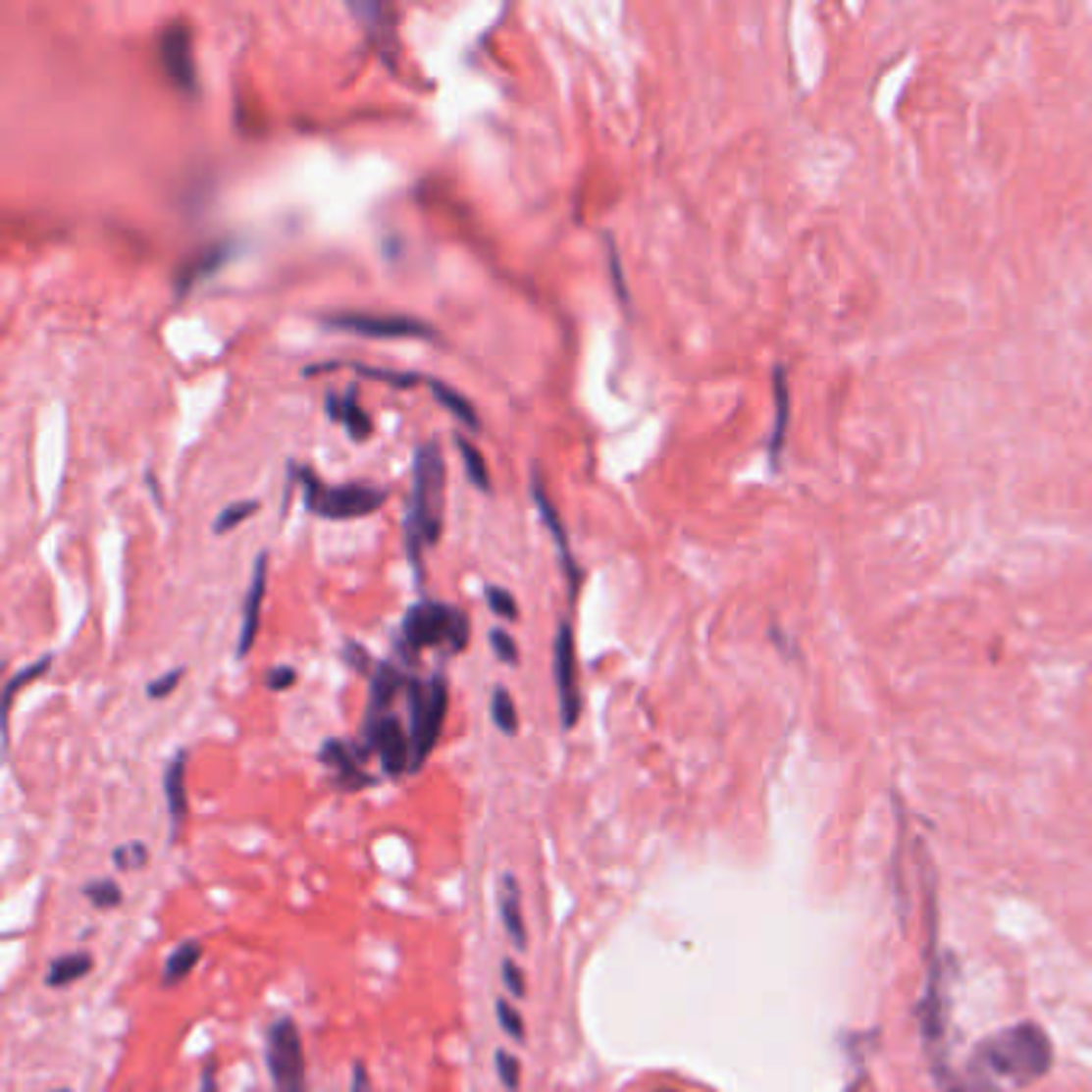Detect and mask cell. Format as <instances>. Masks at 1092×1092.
<instances>
[{
    "mask_svg": "<svg viewBox=\"0 0 1092 1092\" xmlns=\"http://www.w3.org/2000/svg\"><path fill=\"white\" fill-rule=\"evenodd\" d=\"M496 904H500V919H503L506 939L513 942L519 952H526L529 949V929H526V916H523V894H519V881L513 875L500 878Z\"/></svg>",
    "mask_w": 1092,
    "mask_h": 1092,
    "instance_id": "obj_15",
    "label": "cell"
},
{
    "mask_svg": "<svg viewBox=\"0 0 1092 1092\" xmlns=\"http://www.w3.org/2000/svg\"><path fill=\"white\" fill-rule=\"evenodd\" d=\"M532 500H536V506H539V516H542L545 529L551 532L554 545H557V548H561L564 567H567V574H570V587L577 590V584H580V574H577V567H574V557H570V548H567V529H564V523H561V516H557V506L551 503L548 491H545V481H542V475H539V471H532Z\"/></svg>",
    "mask_w": 1092,
    "mask_h": 1092,
    "instance_id": "obj_14",
    "label": "cell"
},
{
    "mask_svg": "<svg viewBox=\"0 0 1092 1092\" xmlns=\"http://www.w3.org/2000/svg\"><path fill=\"white\" fill-rule=\"evenodd\" d=\"M83 897H87L96 910H113L123 904V888L109 878H93L83 884Z\"/></svg>",
    "mask_w": 1092,
    "mask_h": 1092,
    "instance_id": "obj_25",
    "label": "cell"
},
{
    "mask_svg": "<svg viewBox=\"0 0 1092 1092\" xmlns=\"http://www.w3.org/2000/svg\"><path fill=\"white\" fill-rule=\"evenodd\" d=\"M977 1064L987 1066V1073L1010 1076L1013 1083H1031L1051 1066V1041L1035 1025H1015L1000 1035L987 1038V1045L977 1051Z\"/></svg>",
    "mask_w": 1092,
    "mask_h": 1092,
    "instance_id": "obj_2",
    "label": "cell"
},
{
    "mask_svg": "<svg viewBox=\"0 0 1092 1092\" xmlns=\"http://www.w3.org/2000/svg\"><path fill=\"white\" fill-rule=\"evenodd\" d=\"M301 488H305V503L314 516L324 519H359L375 513L385 506L388 491L375 488V484H339V488H327V484L314 475L311 468L301 471Z\"/></svg>",
    "mask_w": 1092,
    "mask_h": 1092,
    "instance_id": "obj_4",
    "label": "cell"
},
{
    "mask_svg": "<svg viewBox=\"0 0 1092 1092\" xmlns=\"http://www.w3.org/2000/svg\"><path fill=\"white\" fill-rule=\"evenodd\" d=\"M407 705H410V747H414V769L423 766V759L433 754L436 740L442 734L448 714V686L442 676H433L430 683H407Z\"/></svg>",
    "mask_w": 1092,
    "mask_h": 1092,
    "instance_id": "obj_5",
    "label": "cell"
},
{
    "mask_svg": "<svg viewBox=\"0 0 1092 1092\" xmlns=\"http://www.w3.org/2000/svg\"><path fill=\"white\" fill-rule=\"evenodd\" d=\"M496 1022H500L506 1038L526 1041V1022H523V1015L513 1010V1003H509V1000H496Z\"/></svg>",
    "mask_w": 1092,
    "mask_h": 1092,
    "instance_id": "obj_29",
    "label": "cell"
},
{
    "mask_svg": "<svg viewBox=\"0 0 1092 1092\" xmlns=\"http://www.w3.org/2000/svg\"><path fill=\"white\" fill-rule=\"evenodd\" d=\"M484 597H488V605L494 609V615L506 618V622H513V618L519 615V605H516L513 593H509V590H503V587H488V593H484Z\"/></svg>",
    "mask_w": 1092,
    "mask_h": 1092,
    "instance_id": "obj_32",
    "label": "cell"
},
{
    "mask_svg": "<svg viewBox=\"0 0 1092 1092\" xmlns=\"http://www.w3.org/2000/svg\"><path fill=\"white\" fill-rule=\"evenodd\" d=\"M164 795H167V814H170V836L180 840L186 827V814H189V798H186V754L180 750L170 759V766L164 772Z\"/></svg>",
    "mask_w": 1092,
    "mask_h": 1092,
    "instance_id": "obj_13",
    "label": "cell"
},
{
    "mask_svg": "<svg viewBox=\"0 0 1092 1092\" xmlns=\"http://www.w3.org/2000/svg\"><path fill=\"white\" fill-rule=\"evenodd\" d=\"M554 686H557V705H561V727L570 731V727L580 721L584 696H580V683H577L574 631H570L567 622H561L554 631Z\"/></svg>",
    "mask_w": 1092,
    "mask_h": 1092,
    "instance_id": "obj_9",
    "label": "cell"
},
{
    "mask_svg": "<svg viewBox=\"0 0 1092 1092\" xmlns=\"http://www.w3.org/2000/svg\"><path fill=\"white\" fill-rule=\"evenodd\" d=\"M349 369H356L362 379H375V382H385V385H394V388H414L420 382V375L414 372H391V369H375V366H359L353 362Z\"/></svg>",
    "mask_w": 1092,
    "mask_h": 1092,
    "instance_id": "obj_28",
    "label": "cell"
},
{
    "mask_svg": "<svg viewBox=\"0 0 1092 1092\" xmlns=\"http://www.w3.org/2000/svg\"><path fill=\"white\" fill-rule=\"evenodd\" d=\"M48 666H52V653H45V657H39L35 663H29V666H23L20 673H14L7 679V689H4V714L10 718V708H14V699H17V693L23 686H29V683H35V679H39Z\"/></svg>",
    "mask_w": 1092,
    "mask_h": 1092,
    "instance_id": "obj_23",
    "label": "cell"
},
{
    "mask_svg": "<svg viewBox=\"0 0 1092 1092\" xmlns=\"http://www.w3.org/2000/svg\"><path fill=\"white\" fill-rule=\"evenodd\" d=\"M468 615L462 609L423 599L407 609L400 641H404V648H410V653L427 648H445L448 653H458L468 645Z\"/></svg>",
    "mask_w": 1092,
    "mask_h": 1092,
    "instance_id": "obj_3",
    "label": "cell"
},
{
    "mask_svg": "<svg viewBox=\"0 0 1092 1092\" xmlns=\"http://www.w3.org/2000/svg\"><path fill=\"white\" fill-rule=\"evenodd\" d=\"M232 253H234V240H215V244H209V247H202L196 257H192L183 270L177 273V283H174V298L180 301V298H186L192 288H196L199 283H205V279L209 276H215L218 270H222V266L232 260Z\"/></svg>",
    "mask_w": 1092,
    "mask_h": 1092,
    "instance_id": "obj_12",
    "label": "cell"
},
{
    "mask_svg": "<svg viewBox=\"0 0 1092 1092\" xmlns=\"http://www.w3.org/2000/svg\"><path fill=\"white\" fill-rule=\"evenodd\" d=\"M445 462L436 442H423L414 458V496L407 506V554L417 577H423V548L442 536Z\"/></svg>",
    "mask_w": 1092,
    "mask_h": 1092,
    "instance_id": "obj_1",
    "label": "cell"
},
{
    "mask_svg": "<svg viewBox=\"0 0 1092 1092\" xmlns=\"http://www.w3.org/2000/svg\"><path fill=\"white\" fill-rule=\"evenodd\" d=\"M58 1092H71V1089H58Z\"/></svg>",
    "mask_w": 1092,
    "mask_h": 1092,
    "instance_id": "obj_40",
    "label": "cell"
},
{
    "mask_svg": "<svg viewBox=\"0 0 1092 1092\" xmlns=\"http://www.w3.org/2000/svg\"><path fill=\"white\" fill-rule=\"evenodd\" d=\"M407 683L410 679L397 670L391 663H379L372 673V693H369V718L366 721H375V718H385L388 708H391V702L397 699V693H407Z\"/></svg>",
    "mask_w": 1092,
    "mask_h": 1092,
    "instance_id": "obj_17",
    "label": "cell"
},
{
    "mask_svg": "<svg viewBox=\"0 0 1092 1092\" xmlns=\"http://www.w3.org/2000/svg\"><path fill=\"white\" fill-rule=\"evenodd\" d=\"M202 1092H218V1083H215V1066H205V1070H202Z\"/></svg>",
    "mask_w": 1092,
    "mask_h": 1092,
    "instance_id": "obj_39",
    "label": "cell"
},
{
    "mask_svg": "<svg viewBox=\"0 0 1092 1092\" xmlns=\"http://www.w3.org/2000/svg\"><path fill=\"white\" fill-rule=\"evenodd\" d=\"M321 759L327 762V766H334V772H337V779H339V782H346V785H362V782H369L366 775L359 772V756H356V750L349 747V744H343V740H327L324 750H321Z\"/></svg>",
    "mask_w": 1092,
    "mask_h": 1092,
    "instance_id": "obj_19",
    "label": "cell"
},
{
    "mask_svg": "<svg viewBox=\"0 0 1092 1092\" xmlns=\"http://www.w3.org/2000/svg\"><path fill=\"white\" fill-rule=\"evenodd\" d=\"M605 250H609V270H612V286L622 301H628V286H625V276H622V260H618V247L612 244V237L605 234Z\"/></svg>",
    "mask_w": 1092,
    "mask_h": 1092,
    "instance_id": "obj_35",
    "label": "cell"
},
{
    "mask_svg": "<svg viewBox=\"0 0 1092 1092\" xmlns=\"http://www.w3.org/2000/svg\"><path fill=\"white\" fill-rule=\"evenodd\" d=\"M366 740H369V747L375 750V754H379L388 775H400V772L414 769V747H410V734L404 731V724H400L394 714L366 721Z\"/></svg>",
    "mask_w": 1092,
    "mask_h": 1092,
    "instance_id": "obj_10",
    "label": "cell"
},
{
    "mask_svg": "<svg viewBox=\"0 0 1092 1092\" xmlns=\"http://www.w3.org/2000/svg\"><path fill=\"white\" fill-rule=\"evenodd\" d=\"M491 648H494V653L496 657H500L506 666H516V660H519V650H516V645H513V638L506 635V631H491Z\"/></svg>",
    "mask_w": 1092,
    "mask_h": 1092,
    "instance_id": "obj_34",
    "label": "cell"
},
{
    "mask_svg": "<svg viewBox=\"0 0 1092 1092\" xmlns=\"http://www.w3.org/2000/svg\"><path fill=\"white\" fill-rule=\"evenodd\" d=\"M491 718L496 724V731L506 734V737H513L519 731V714H516V705H513V696H509L503 686H496L494 696H491Z\"/></svg>",
    "mask_w": 1092,
    "mask_h": 1092,
    "instance_id": "obj_22",
    "label": "cell"
},
{
    "mask_svg": "<svg viewBox=\"0 0 1092 1092\" xmlns=\"http://www.w3.org/2000/svg\"><path fill=\"white\" fill-rule=\"evenodd\" d=\"M327 327L359 337H379V339H436V331L427 321L407 318V314H331L324 318Z\"/></svg>",
    "mask_w": 1092,
    "mask_h": 1092,
    "instance_id": "obj_7",
    "label": "cell"
},
{
    "mask_svg": "<svg viewBox=\"0 0 1092 1092\" xmlns=\"http://www.w3.org/2000/svg\"><path fill=\"white\" fill-rule=\"evenodd\" d=\"M90 970H93V958H90L87 952H71V955H62V958H55L52 967H48V974H45V987H52V990L71 987V984H78L80 977H87Z\"/></svg>",
    "mask_w": 1092,
    "mask_h": 1092,
    "instance_id": "obj_20",
    "label": "cell"
},
{
    "mask_svg": "<svg viewBox=\"0 0 1092 1092\" xmlns=\"http://www.w3.org/2000/svg\"><path fill=\"white\" fill-rule=\"evenodd\" d=\"M346 660L356 666V670H366V663H369V657H366V650H356V645H346Z\"/></svg>",
    "mask_w": 1092,
    "mask_h": 1092,
    "instance_id": "obj_38",
    "label": "cell"
},
{
    "mask_svg": "<svg viewBox=\"0 0 1092 1092\" xmlns=\"http://www.w3.org/2000/svg\"><path fill=\"white\" fill-rule=\"evenodd\" d=\"M180 679H183V670H170L161 679H154V683H148V699H167L180 686Z\"/></svg>",
    "mask_w": 1092,
    "mask_h": 1092,
    "instance_id": "obj_36",
    "label": "cell"
},
{
    "mask_svg": "<svg viewBox=\"0 0 1092 1092\" xmlns=\"http://www.w3.org/2000/svg\"><path fill=\"white\" fill-rule=\"evenodd\" d=\"M266 574H270V554H257L253 561V574H250V587H247V599H244V615H240V635H237V657H247L253 641H257L260 631V609H263V597H266Z\"/></svg>",
    "mask_w": 1092,
    "mask_h": 1092,
    "instance_id": "obj_11",
    "label": "cell"
},
{
    "mask_svg": "<svg viewBox=\"0 0 1092 1092\" xmlns=\"http://www.w3.org/2000/svg\"><path fill=\"white\" fill-rule=\"evenodd\" d=\"M427 385H430V391H433V397L440 400V404L448 410V414H452L458 423H462L465 430H471V433H478L481 430V417H478V410H475V404H471V400L462 394V391H455L452 385H445V382H440V379H427Z\"/></svg>",
    "mask_w": 1092,
    "mask_h": 1092,
    "instance_id": "obj_18",
    "label": "cell"
},
{
    "mask_svg": "<svg viewBox=\"0 0 1092 1092\" xmlns=\"http://www.w3.org/2000/svg\"><path fill=\"white\" fill-rule=\"evenodd\" d=\"M113 861H116V868H123V871H138V868L148 865V846L144 843H123L113 853Z\"/></svg>",
    "mask_w": 1092,
    "mask_h": 1092,
    "instance_id": "obj_30",
    "label": "cell"
},
{
    "mask_svg": "<svg viewBox=\"0 0 1092 1092\" xmlns=\"http://www.w3.org/2000/svg\"><path fill=\"white\" fill-rule=\"evenodd\" d=\"M785 423H788V385H785V372L775 369V427H772V455L779 452V445L785 442Z\"/></svg>",
    "mask_w": 1092,
    "mask_h": 1092,
    "instance_id": "obj_26",
    "label": "cell"
},
{
    "mask_svg": "<svg viewBox=\"0 0 1092 1092\" xmlns=\"http://www.w3.org/2000/svg\"><path fill=\"white\" fill-rule=\"evenodd\" d=\"M327 414H331V420L343 423V430L353 436L356 442L369 440L372 436V420L359 404V388L356 385H349L343 394H327Z\"/></svg>",
    "mask_w": 1092,
    "mask_h": 1092,
    "instance_id": "obj_16",
    "label": "cell"
},
{
    "mask_svg": "<svg viewBox=\"0 0 1092 1092\" xmlns=\"http://www.w3.org/2000/svg\"><path fill=\"white\" fill-rule=\"evenodd\" d=\"M496 1076H500V1083H503L506 1092H516L519 1083H523V1070H519V1061L509 1051H496Z\"/></svg>",
    "mask_w": 1092,
    "mask_h": 1092,
    "instance_id": "obj_31",
    "label": "cell"
},
{
    "mask_svg": "<svg viewBox=\"0 0 1092 1092\" xmlns=\"http://www.w3.org/2000/svg\"><path fill=\"white\" fill-rule=\"evenodd\" d=\"M266 1066L276 1092H308V1066L301 1031L292 1018H276L266 1035Z\"/></svg>",
    "mask_w": 1092,
    "mask_h": 1092,
    "instance_id": "obj_6",
    "label": "cell"
},
{
    "mask_svg": "<svg viewBox=\"0 0 1092 1092\" xmlns=\"http://www.w3.org/2000/svg\"><path fill=\"white\" fill-rule=\"evenodd\" d=\"M295 679H298V673L292 670V666H276V670H270V676H266V686H270L273 693H283V689L295 686Z\"/></svg>",
    "mask_w": 1092,
    "mask_h": 1092,
    "instance_id": "obj_37",
    "label": "cell"
},
{
    "mask_svg": "<svg viewBox=\"0 0 1092 1092\" xmlns=\"http://www.w3.org/2000/svg\"><path fill=\"white\" fill-rule=\"evenodd\" d=\"M199 962H202V942H196V939L180 942L164 962V974H161L164 987H177L180 980H186L192 970H196Z\"/></svg>",
    "mask_w": 1092,
    "mask_h": 1092,
    "instance_id": "obj_21",
    "label": "cell"
},
{
    "mask_svg": "<svg viewBox=\"0 0 1092 1092\" xmlns=\"http://www.w3.org/2000/svg\"><path fill=\"white\" fill-rule=\"evenodd\" d=\"M157 55H161V65L167 71L170 83L186 93L196 96L199 93V75H196V55H192V29L189 23L177 20L161 32L157 39Z\"/></svg>",
    "mask_w": 1092,
    "mask_h": 1092,
    "instance_id": "obj_8",
    "label": "cell"
},
{
    "mask_svg": "<svg viewBox=\"0 0 1092 1092\" xmlns=\"http://www.w3.org/2000/svg\"><path fill=\"white\" fill-rule=\"evenodd\" d=\"M500 974H503V987L513 993L516 1000H523L526 997V977H523V970H519V964L513 962V958H506Z\"/></svg>",
    "mask_w": 1092,
    "mask_h": 1092,
    "instance_id": "obj_33",
    "label": "cell"
},
{
    "mask_svg": "<svg viewBox=\"0 0 1092 1092\" xmlns=\"http://www.w3.org/2000/svg\"><path fill=\"white\" fill-rule=\"evenodd\" d=\"M253 513H260V500H237V503H232V506H225L222 513H218V519H215V532L218 536H225V532H232V529H237L240 523H247V519L253 516Z\"/></svg>",
    "mask_w": 1092,
    "mask_h": 1092,
    "instance_id": "obj_27",
    "label": "cell"
},
{
    "mask_svg": "<svg viewBox=\"0 0 1092 1092\" xmlns=\"http://www.w3.org/2000/svg\"><path fill=\"white\" fill-rule=\"evenodd\" d=\"M458 452H462V458H465L468 481L475 484L478 491H491V471H488V462H484V455L468 440H462V436H458Z\"/></svg>",
    "mask_w": 1092,
    "mask_h": 1092,
    "instance_id": "obj_24",
    "label": "cell"
}]
</instances>
